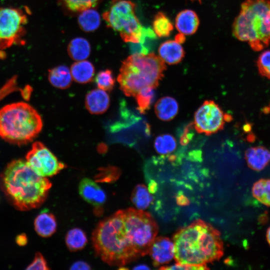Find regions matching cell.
I'll list each match as a JSON object with an SVG mask.
<instances>
[{"mask_svg":"<svg viewBox=\"0 0 270 270\" xmlns=\"http://www.w3.org/2000/svg\"><path fill=\"white\" fill-rule=\"evenodd\" d=\"M96 253L110 266H122L140 258L123 210L99 222L92 234Z\"/></svg>","mask_w":270,"mask_h":270,"instance_id":"cell-1","label":"cell"},{"mask_svg":"<svg viewBox=\"0 0 270 270\" xmlns=\"http://www.w3.org/2000/svg\"><path fill=\"white\" fill-rule=\"evenodd\" d=\"M173 242L174 258L180 264L204 265L219 260L224 254L220 232L202 220L177 231Z\"/></svg>","mask_w":270,"mask_h":270,"instance_id":"cell-2","label":"cell"},{"mask_svg":"<svg viewBox=\"0 0 270 270\" xmlns=\"http://www.w3.org/2000/svg\"><path fill=\"white\" fill-rule=\"evenodd\" d=\"M2 180L8 198L17 208L23 210L40 206L52 186L47 178L38 174L26 160L21 159L8 164Z\"/></svg>","mask_w":270,"mask_h":270,"instance_id":"cell-3","label":"cell"},{"mask_svg":"<svg viewBox=\"0 0 270 270\" xmlns=\"http://www.w3.org/2000/svg\"><path fill=\"white\" fill-rule=\"evenodd\" d=\"M232 33L254 51L270 44V0H245L232 24Z\"/></svg>","mask_w":270,"mask_h":270,"instance_id":"cell-4","label":"cell"},{"mask_svg":"<svg viewBox=\"0 0 270 270\" xmlns=\"http://www.w3.org/2000/svg\"><path fill=\"white\" fill-rule=\"evenodd\" d=\"M166 70V64L159 56L136 52L124 60L117 80L126 96H134L144 87L156 88Z\"/></svg>","mask_w":270,"mask_h":270,"instance_id":"cell-5","label":"cell"},{"mask_svg":"<svg viewBox=\"0 0 270 270\" xmlns=\"http://www.w3.org/2000/svg\"><path fill=\"white\" fill-rule=\"evenodd\" d=\"M42 128L41 116L28 104L12 103L0 110V136L8 142L26 144L39 134Z\"/></svg>","mask_w":270,"mask_h":270,"instance_id":"cell-6","label":"cell"},{"mask_svg":"<svg viewBox=\"0 0 270 270\" xmlns=\"http://www.w3.org/2000/svg\"><path fill=\"white\" fill-rule=\"evenodd\" d=\"M135 4L128 0H114L102 14L107 26L119 32L125 42L140 43L144 28L135 14Z\"/></svg>","mask_w":270,"mask_h":270,"instance_id":"cell-7","label":"cell"},{"mask_svg":"<svg viewBox=\"0 0 270 270\" xmlns=\"http://www.w3.org/2000/svg\"><path fill=\"white\" fill-rule=\"evenodd\" d=\"M26 22V15L20 9L0 10V57H4L5 50L20 42Z\"/></svg>","mask_w":270,"mask_h":270,"instance_id":"cell-8","label":"cell"},{"mask_svg":"<svg viewBox=\"0 0 270 270\" xmlns=\"http://www.w3.org/2000/svg\"><path fill=\"white\" fill-rule=\"evenodd\" d=\"M230 119L231 117L224 114L217 104L208 100L196 111L194 125L198 133L210 135L222 130L225 122Z\"/></svg>","mask_w":270,"mask_h":270,"instance_id":"cell-9","label":"cell"},{"mask_svg":"<svg viewBox=\"0 0 270 270\" xmlns=\"http://www.w3.org/2000/svg\"><path fill=\"white\" fill-rule=\"evenodd\" d=\"M26 162L38 174L46 178L56 175L66 167L40 142L32 144V148L26 154Z\"/></svg>","mask_w":270,"mask_h":270,"instance_id":"cell-10","label":"cell"},{"mask_svg":"<svg viewBox=\"0 0 270 270\" xmlns=\"http://www.w3.org/2000/svg\"><path fill=\"white\" fill-rule=\"evenodd\" d=\"M155 266L169 262L174 258V242L164 236L156 238L148 252Z\"/></svg>","mask_w":270,"mask_h":270,"instance_id":"cell-11","label":"cell"},{"mask_svg":"<svg viewBox=\"0 0 270 270\" xmlns=\"http://www.w3.org/2000/svg\"><path fill=\"white\" fill-rule=\"evenodd\" d=\"M81 197L94 206H100L106 202V196L104 190L93 180L84 178L78 186Z\"/></svg>","mask_w":270,"mask_h":270,"instance_id":"cell-12","label":"cell"},{"mask_svg":"<svg viewBox=\"0 0 270 270\" xmlns=\"http://www.w3.org/2000/svg\"><path fill=\"white\" fill-rule=\"evenodd\" d=\"M110 99L107 92L100 88L89 92L85 98V106L87 110L93 114H102L108 109Z\"/></svg>","mask_w":270,"mask_h":270,"instance_id":"cell-13","label":"cell"},{"mask_svg":"<svg viewBox=\"0 0 270 270\" xmlns=\"http://www.w3.org/2000/svg\"><path fill=\"white\" fill-rule=\"evenodd\" d=\"M244 156L248 166L255 171L262 170L270 162V151L262 146L248 148Z\"/></svg>","mask_w":270,"mask_h":270,"instance_id":"cell-14","label":"cell"},{"mask_svg":"<svg viewBox=\"0 0 270 270\" xmlns=\"http://www.w3.org/2000/svg\"><path fill=\"white\" fill-rule=\"evenodd\" d=\"M200 20L197 14L191 10H184L178 14L175 20V25L180 34L188 36L197 30Z\"/></svg>","mask_w":270,"mask_h":270,"instance_id":"cell-15","label":"cell"},{"mask_svg":"<svg viewBox=\"0 0 270 270\" xmlns=\"http://www.w3.org/2000/svg\"><path fill=\"white\" fill-rule=\"evenodd\" d=\"M159 56L165 63L175 64L182 61L184 51L180 42L168 40L162 44L158 50Z\"/></svg>","mask_w":270,"mask_h":270,"instance_id":"cell-16","label":"cell"},{"mask_svg":"<svg viewBox=\"0 0 270 270\" xmlns=\"http://www.w3.org/2000/svg\"><path fill=\"white\" fill-rule=\"evenodd\" d=\"M34 225L37 234L44 238L49 237L53 234L57 226L54 216L48 210L42 211L36 217Z\"/></svg>","mask_w":270,"mask_h":270,"instance_id":"cell-17","label":"cell"},{"mask_svg":"<svg viewBox=\"0 0 270 270\" xmlns=\"http://www.w3.org/2000/svg\"><path fill=\"white\" fill-rule=\"evenodd\" d=\"M74 80L80 84L91 82L94 74V65L89 61L82 60L74 63L70 69Z\"/></svg>","mask_w":270,"mask_h":270,"instance_id":"cell-18","label":"cell"},{"mask_svg":"<svg viewBox=\"0 0 270 270\" xmlns=\"http://www.w3.org/2000/svg\"><path fill=\"white\" fill-rule=\"evenodd\" d=\"M178 105L176 100L170 96H164L158 100L154 106L157 117L163 121L174 118L178 112Z\"/></svg>","mask_w":270,"mask_h":270,"instance_id":"cell-19","label":"cell"},{"mask_svg":"<svg viewBox=\"0 0 270 270\" xmlns=\"http://www.w3.org/2000/svg\"><path fill=\"white\" fill-rule=\"evenodd\" d=\"M48 79L52 86L64 90L69 88L71 85L72 76L68 68L62 65L48 70Z\"/></svg>","mask_w":270,"mask_h":270,"instance_id":"cell-20","label":"cell"},{"mask_svg":"<svg viewBox=\"0 0 270 270\" xmlns=\"http://www.w3.org/2000/svg\"><path fill=\"white\" fill-rule=\"evenodd\" d=\"M90 46L89 42L82 38H76L69 43L68 52L69 56L76 61L86 59L90 54Z\"/></svg>","mask_w":270,"mask_h":270,"instance_id":"cell-21","label":"cell"},{"mask_svg":"<svg viewBox=\"0 0 270 270\" xmlns=\"http://www.w3.org/2000/svg\"><path fill=\"white\" fill-rule=\"evenodd\" d=\"M78 23L82 30L90 32L96 30L100 23L98 12L92 8L81 12L78 17Z\"/></svg>","mask_w":270,"mask_h":270,"instance_id":"cell-22","label":"cell"},{"mask_svg":"<svg viewBox=\"0 0 270 270\" xmlns=\"http://www.w3.org/2000/svg\"><path fill=\"white\" fill-rule=\"evenodd\" d=\"M66 245L72 252L83 249L88 242L86 233L80 228H75L70 230L65 238Z\"/></svg>","mask_w":270,"mask_h":270,"instance_id":"cell-23","label":"cell"},{"mask_svg":"<svg viewBox=\"0 0 270 270\" xmlns=\"http://www.w3.org/2000/svg\"><path fill=\"white\" fill-rule=\"evenodd\" d=\"M131 200L137 209H146L153 201V196L146 186L142 184L137 185L134 189Z\"/></svg>","mask_w":270,"mask_h":270,"instance_id":"cell-24","label":"cell"},{"mask_svg":"<svg viewBox=\"0 0 270 270\" xmlns=\"http://www.w3.org/2000/svg\"><path fill=\"white\" fill-rule=\"evenodd\" d=\"M252 192L253 196L258 202L270 206V178H260L256 182Z\"/></svg>","mask_w":270,"mask_h":270,"instance_id":"cell-25","label":"cell"},{"mask_svg":"<svg viewBox=\"0 0 270 270\" xmlns=\"http://www.w3.org/2000/svg\"><path fill=\"white\" fill-rule=\"evenodd\" d=\"M154 89L150 86L144 87L134 96L138 104L137 109L141 114H144L150 108L154 98Z\"/></svg>","mask_w":270,"mask_h":270,"instance_id":"cell-26","label":"cell"},{"mask_svg":"<svg viewBox=\"0 0 270 270\" xmlns=\"http://www.w3.org/2000/svg\"><path fill=\"white\" fill-rule=\"evenodd\" d=\"M152 27L154 33L160 38L169 36L174 29L172 22L162 12H158L155 16Z\"/></svg>","mask_w":270,"mask_h":270,"instance_id":"cell-27","label":"cell"},{"mask_svg":"<svg viewBox=\"0 0 270 270\" xmlns=\"http://www.w3.org/2000/svg\"><path fill=\"white\" fill-rule=\"evenodd\" d=\"M154 147L159 154L162 155L170 154L176 148V140L170 134H163L156 137L154 140Z\"/></svg>","mask_w":270,"mask_h":270,"instance_id":"cell-28","label":"cell"},{"mask_svg":"<svg viewBox=\"0 0 270 270\" xmlns=\"http://www.w3.org/2000/svg\"><path fill=\"white\" fill-rule=\"evenodd\" d=\"M98 88L107 92L112 90L115 85V79L111 70L107 69L100 72L96 77Z\"/></svg>","mask_w":270,"mask_h":270,"instance_id":"cell-29","label":"cell"},{"mask_svg":"<svg viewBox=\"0 0 270 270\" xmlns=\"http://www.w3.org/2000/svg\"><path fill=\"white\" fill-rule=\"evenodd\" d=\"M64 6L70 10L74 12L96 7L100 0H62Z\"/></svg>","mask_w":270,"mask_h":270,"instance_id":"cell-30","label":"cell"},{"mask_svg":"<svg viewBox=\"0 0 270 270\" xmlns=\"http://www.w3.org/2000/svg\"><path fill=\"white\" fill-rule=\"evenodd\" d=\"M256 65L260 74L270 79V50L264 51L260 55Z\"/></svg>","mask_w":270,"mask_h":270,"instance_id":"cell-31","label":"cell"},{"mask_svg":"<svg viewBox=\"0 0 270 270\" xmlns=\"http://www.w3.org/2000/svg\"><path fill=\"white\" fill-rule=\"evenodd\" d=\"M26 270H49L46 262L42 254L37 253L32 262L28 266Z\"/></svg>","mask_w":270,"mask_h":270,"instance_id":"cell-32","label":"cell"},{"mask_svg":"<svg viewBox=\"0 0 270 270\" xmlns=\"http://www.w3.org/2000/svg\"><path fill=\"white\" fill-rule=\"evenodd\" d=\"M161 270H208V268L206 264L192 265L176 263L170 266L162 267Z\"/></svg>","mask_w":270,"mask_h":270,"instance_id":"cell-33","label":"cell"},{"mask_svg":"<svg viewBox=\"0 0 270 270\" xmlns=\"http://www.w3.org/2000/svg\"><path fill=\"white\" fill-rule=\"evenodd\" d=\"M16 78H12L8 81L2 88L0 90V100L8 94L10 93L16 89L14 84Z\"/></svg>","mask_w":270,"mask_h":270,"instance_id":"cell-34","label":"cell"},{"mask_svg":"<svg viewBox=\"0 0 270 270\" xmlns=\"http://www.w3.org/2000/svg\"><path fill=\"white\" fill-rule=\"evenodd\" d=\"M72 270H91L90 266L86 262L83 260L75 262L70 267Z\"/></svg>","mask_w":270,"mask_h":270,"instance_id":"cell-35","label":"cell"},{"mask_svg":"<svg viewBox=\"0 0 270 270\" xmlns=\"http://www.w3.org/2000/svg\"><path fill=\"white\" fill-rule=\"evenodd\" d=\"M191 124H189L184 131L180 138V142L182 145L185 146L188 144L191 138V134L190 132Z\"/></svg>","mask_w":270,"mask_h":270,"instance_id":"cell-36","label":"cell"},{"mask_svg":"<svg viewBox=\"0 0 270 270\" xmlns=\"http://www.w3.org/2000/svg\"><path fill=\"white\" fill-rule=\"evenodd\" d=\"M28 238L25 234H20L16 237V242L20 246H24L26 244Z\"/></svg>","mask_w":270,"mask_h":270,"instance_id":"cell-37","label":"cell"},{"mask_svg":"<svg viewBox=\"0 0 270 270\" xmlns=\"http://www.w3.org/2000/svg\"><path fill=\"white\" fill-rule=\"evenodd\" d=\"M178 204L180 206H186L188 204L189 201L188 198L184 195L180 194L176 198Z\"/></svg>","mask_w":270,"mask_h":270,"instance_id":"cell-38","label":"cell"},{"mask_svg":"<svg viewBox=\"0 0 270 270\" xmlns=\"http://www.w3.org/2000/svg\"><path fill=\"white\" fill-rule=\"evenodd\" d=\"M158 188V185L156 182L154 180H151L148 184V189L150 194L154 193Z\"/></svg>","mask_w":270,"mask_h":270,"instance_id":"cell-39","label":"cell"},{"mask_svg":"<svg viewBox=\"0 0 270 270\" xmlns=\"http://www.w3.org/2000/svg\"><path fill=\"white\" fill-rule=\"evenodd\" d=\"M134 270H150V268L148 266L144 264H140L137 266H136L133 268Z\"/></svg>","mask_w":270,"mask_h":270,"instance_id":"cell-40","label":"cell"},{"mask_svg":"<svg viewBox=\"0 0 270 270\" xmlns=\"http://www.w3.org/2000/svg\"><path fill=\"white\" fill-rule=\"evenodd\" d=\"M266 238L268 244L270 246V226L268 228L266 232Z\"/></svg>","mask_w":270,"mask_h":270,"instance_id":"cell-41","label":"cell"},{"mask_svg":"<svg viewBox=\"0 0 270 270\" xmlns=\"http://www.w3.org/2000/svg\"><path fill=\"white\" fill-rule=\"evenodd\" d=\"M264 112H266L268 113H270V102L268 104V106L265 108Z\"/></svg>","mask_w":270,"mask_h":270,"instance_id":"cell-42","label":"cell"},{"mask_svg":"<svg viewBox=\"0 0 270 270\" xmlns=\"http://www.w3.org/2000/svg\"><path fill=\"white\" fill-rule=\"evenodd\" d=\"M192 0V1H194V0H197L199 2L201 3L202 2V0Z\"/></svg>","mask_w":270,"mask_h":270,"instance_id":"cell-43","label":"cell"}]
</instances>
